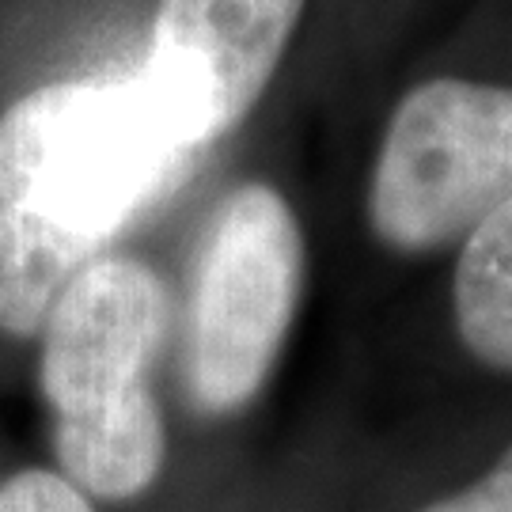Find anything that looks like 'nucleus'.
Instances as JSON below:
<instances>
[{
  "mask_svg": "<svg viewBox=\"0 0 512 512\" xmlns=\"http://www.w3.org/2000/svg\"><path fill=\"white\" fill-rule=\"evenodd\" d=\"M512 202V88L437 76L399 99L368 183V224L391 251L456 243Z\"/></svg>",
  "mask_w": 512,
  "mask_h": 512,
  "instance_id": "20e7f679",
  "label": "nucleus"
},
{
  "mask_svg": "<svg viewBox=\"0 0 512 512\" xmlns=\"http://www.w3.org/2000/svg\"><path fill=\"white\" fill-rule=\"evenodd\" d=\"M308 0H160L141 80L194 148L251 114Z\"/></svg>",
  "mask_w": 512,
  "mask_h": 512,
  "instance_id": "39448f33",
  "label": "nucleus"
},
{
  "mask_svg": "<svg viewBox=\"0 0 512 512\" xmlns=\"http://www.w3.org/2000/svg\"><path fill=\"white\" fill-rule=\"evenodd\" d=\"M198 152L141 76L16 99L0 114V330L38 334L61 289L183 183Z\"/></svg>",
  "mask_w": 512,
  "mask_h": 512,
  "instance_id": "f257e3e1",
  "label": "nucleus"
},
{
  "mask_svg": "<svg viewBox=\"0 0 512 512\" xmlns=\"http://www.w3.org/2000/svg\"><path fill=\"white\" fill-rule=\"evenodd\" d=\"M167 327L160 274L141 258L103 255L61 289L38 330L57 471L92 501H133L164 471L167 429L152 368Z\"/></svg>",
  "mask_w": 512,
  "mask_h": 512,
  "instance_id": "f03ea898",
  "label": "nucleus"
},
{
  "mask_svg": "<svg viewBox=\"0 0 512 512\" xmlns=\"http://www.w3.org/2000/svg\"><path fill=\"white\" fill-rule=\"evenodd\" d=\"M421 512H512V444L478 482L440 497Z\"/></svg>",
  "mask_w": 512,
  "mask_h": 512,
  "instance_id": "6e6552de",
  "label": "nucleus"
},
{
  "mask_svg": "<svg viewBox=\"0 0 512 512\" xmlns=\"http://www.w3.org/2000/svg\"><path fill=\"white\" fill-rule=\"evenodd\" d=\"M0 512H95V501L61 471L27 467L0 486Z\"/></svg>",
  "mask_w": 512,
  "mask_h": 512,
  "instance_id": "0eeeda50",
  "label": "nucleus"
},
{
  "mask_svg": "<svg viewBox=\"0 0 512 512\" xmlns=\"http://www.w3.org/2000/svg\"><path fill=\"white\" fill-rule=\"evenodd\" d=\"M452 311L463 349L486 368L512 372V202L463 239Z\"/></svg>",
  "mask_w": 512,
  "mask_h": 512,
  "instance_id": "423d86ee",
  "label": "nucleus"
},
{
  "mask_svg": "<svg viewBox=\"0 0 512 512\" xmlns=\"http://www.w3.org/2000/svg\"><path fill=\"white\" fill-rule=\"evenodd\" d=\"M304 289V232L266 183L220 198L205 224L183 319V391L202 418L258 399L293 330Z\"/></svg>",
  "mask_w": 512,
  "mask_h": 512,
  "instance_id": "7ed1b4c3",
  "label": "nucleus"
}]
</instances>
